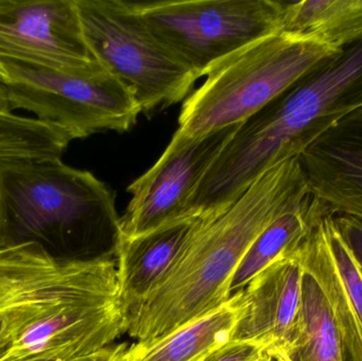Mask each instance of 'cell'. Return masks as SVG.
I'll use <instances>...</instances> for the list:
<instances>
[{
    "label": "cell",
    "instance_id": "cell-1",
    "mask_svg": "<svg viewBox=\"0 0 362 361\" xmlns=\"http://www.w3.org/2000/svg\"><path fill=\"white\" fill-rule=\"evenodd\" d=\"M0 361H76L106 349L125 333L116 262L0 239Z\"/></svg>",
    "mask_w": 362,
    "mask_h": 361
},
{
    "label": "cell",
    "instance_id": "cell-2",
    "mask_svg": "<svg viewBox=\"0 0 362 361\" xmlns=\"http://www.w3.org/2000/svg\"><path fill=\"white\" fill-rule=\"evenodd\" d=\"M310 194L300 156L295 157L265 172L227 209L198 216L169 273L125 316V333L148 343L225 304L232 277L253 241Z\"/></svg>",
    "mask_w": 362,
    "mask_h": 361
},
{
    "label": "cell",
    "instance_id": "cell-3",
    "mask_svg": "<svg viewBox=\"0 0 362 361\" xmlns=\"http://www.w3.org/2000/svg\"><path fill=\"white\" fill-rule=\"evenodd\" d=\"M362 108V42L351 45L238 125L200 182L191 206L223 211L274 165L299 157L325 131Z\"/></svg>",
    "mask_w": 362,
    "mask_h": 361
},
{
    "label": "cell",
    "instance_id": "cell-4",
    "mask_svg": "<svg viewBox=\"0 0 362 361\" xmlns=\"http://www.w3.org/2000/svg\"><path fill=\"white\" fill-rule=\"evenodd\" d=\"M120 237L115 195L93 173L62 159L0 169V239L114 251Z\"/></svg>",
    "mask_w": 362,
    "mask_h": 361
},
{
    "label": "cell",
    "instance_id": "cell-5",
    "mask_svg": "<svg viewBox=\"0 0 362 361\" xmlns=\"http://www.w3.org/2000/svg\"><path fill=\"white\" fill-rule=\"evenodd\" d=\"M342 50L291 34H270L215 66L185 100L175 135L199 138L240 124Z\"/></svg>",
    "mask_w": 362,
    "mask_h": 361
},
{
    "label": "cell",
    "instance_id": "cell-6",
    "mask_svg": "<svg viewBox=\"0 0 362 361\" xmlns=\"http://www.w3.org/2000/svg\"><path fill=\"white\" fill-rule=\"evenodd\" d=\"M0 86L12 112H32L74 140L129 131L142 112L131 89L107 70L76 73L0 57Z\"/></svg>",
    "mask_w": 362,
    "mask_h": 361
},
{
    "label": "cell",
    "instance_id": "cell-7",
    "mask_svg": "<svg viewBox=\"0 0 362 361\" xmlns=\"http://www.w3.org/2000/svg\"><path fill=\"white\" fill-rule=\"evenodd\" d=\"M134 4L151 33L196 80L244 47L281 32L286 6L274 0Z\"/></svg>",
    "mask_w": 362,
    "mask_h": 361
},
{
    "label": "cell",
    "instance_id": "cell-8",
    "mask_svg": "<svg viewBox=\"0 0 362 361\" xmlns=\"http://www.w3.org/2000/svg\"><path fill=\"white\" fill-rule=\"evenodd\" d=\"M76 2L93 57L131 89L142 112L169 107L189 95L196 78L151 33L134 2Z\"/></svg>",
    "mask_w": 362,
    "mask_h": 361
},
{
    "label": "cell",
    "instance_id": "cell-9",
    "mask_svg": "<svg viewBox=\"0 0 362 361\" xmlns=\"http://www.w3.org/2000/svg\"><path fill=\"white\" fill-rule=\"evenodd\" d=\"M238 125L199 138L174 134L160 158L127 188L132 199L120 218L119 237L135 239L189 218L192 196Z\"/></svg>",
    "mask_w": 362,
    "mask_h": 361
},
{
    "label": "cell",
    "instance_id": "cell-10",
    "mask_svg": "<svg viewBox=\"0 0 362 361\" xmlns=\"http://www.w3.org/2000/svg\"><path fill=\"white\" fill-rule=\"evenodd\" d=\"M0 57L76 73L106 70L85 40L76 0H0Z\"/></svg>",
    "mask_w": 362,
    "mask_h": 361
},
{
    "label": "cell",
    "instance_id": "cell-11",
    "mask_svg": "<svg viewBox=\"0 0 362 361\" xmlns=\"http://www.w3.org/2000/svg\"><path fill=\"white\" fill-rule=\"evenodd\" d=\"M302 275L300 245L253 278L243 290L244 313L232 341L255 343L272 357L288 347L298 330Z\"/></svg>",
    "mask_w": 362,
    "mask_h": 361
},
{
    "label": "cell",
    "instance_id": "cell-12",
    "mask_svg": "<svg viewBox=\"0 0 362 361\" xmlns=\"http://www.w3.org/2000/svg\"><path fill=\"white\" fill-rule=\"evenodd\" d=\"M300 161L310 192L329 215L362 220V108L325 131Z\"/></svg>",
    "mask_w": 362,
    "mask_h": 361
},
{
    "label": "cell",
    "instance_id": "cell-13",
    "mask_svg": "<svg viewBox=\"0 0 362 361\" xmlns=\"http://www.w3.org/2000/svg\"><path fill=\"white\" fill-rule=\"evenodd\" d=\"M310 241L333 303L344 361H362L361 267L340 237L333 215L315 224Z\"/></svg>",
    "mask_w": 362,
    "mask_h": 361
},
{
    "label": "cell",
    "instance_id": "cell-14",
    "mask_svg": "<svg viewBox=\"0 0 362 361\" xmlns=\"http://www.w3.org/2000/svg\"><path fill=\"white\" fill-rule=\"evenodd\" d=\"M197 220L198 216H193L135 239L119 237L115 254L119 296L125 316L163 281Z\"/></svg>",
    "mask_w": 362,
    "mask_h": 361
},
{
    "label": "cell",
    "instance_id": "cell-15",
    "mask_svg": "<svg viewBox=\"0 0 362 361\" xmlns=\"http://www.w3.org/2000/svg\"><path fill=\"white\" fill-rule=\"evenodd\" d=\"M310 233L301 244L303 275L297 333L288 347L272 356L274 361H344L335 311Z\"/></svg>",
    "mask_w": 362,
    "mask_h": 361
},
{
    "label": "cell",
    "instance_id": "cell-16",
    "mask_svg": "<svg viewBox=\"0 0 362 361\" xmlns=\"http://www.w3.org/2000/svg\"><path fill=\"white\" fill-rule=\"evenodd\" d=\"M244 309L242 290L204 317L154 341L127 347L121 361H202L232 341Z\"/></svg>",
    "mask_w": 362,
    "mask_h": 361
},
{
    "label": "cell",
    "instance_id": "cell-17",
    "mask_svg": "<svg viewBox=\"0 0 362 361\" xmlns=\"http://www.w3.org/2000/svg\"><path fill=\"white\" fill-rule=\"evenodd\" d=\"M327 214L312 193L305 201L270 223L251 244L236 268L230 283L231 296L244 290L253 278L276 261L295 251L315 224Z\"/></svg>",
    "mask_w": 362,
    "mask_h": 361
},
{
    "label": "cell",
    "instance_id": "cell-18",
    "mask_svg": "<svg viewBox=\"0 0 362 361\" xmlns=\"http://www.w3.org/2000/svg\"><path fill=\"white\" fill-rule=\"evenodd\" d=\"M281 32L344 50L362 42V0L286 2Z\"/></svg>",
    "mask_w": 362,
    "mask_h": 361
},
{
    "label": "cell",
    "instance_id": "cell-19",
    "mask_svg": "<svg viewBox=\"0 0 362 361\" xmlns=\"http://www.w3.org/2000/svg\"><path fill=\"white\" fill-rule=\"evenodd\" d=\"M74 138L61 127L35 118L0 112V169L62 159Z\"/></svg>",
    "mask_w": 362,
    "mask_h": 361
},
{
    "label": "cell",
    "instance_id": "cell-20",
    "mask_svg": "<svg viewBox=\"0 0 362 361\" xmlns=\"http://www.w3.org/2000/svg\"><path fill=\"white\" fill-rule=\"evenodd\" d=\"M338 233L362 271V220L349 215H333Z\"/></svg>",
    "mask_w": 362,
    "mask_h": 361
},
{
    "label": "cell",
    "instance_id": "cell-21",
    "mask_svg": "<svg viewBox=\"0 0 362 361\" xmlns=\"http://www.w3.org/2000/svg\"><path fill=\"white\" fill-rule=\"evenodd\" d=\"M266 354L263 348L255 343L230 341L202 361H255Z\"/></svg>",
    "mask_w": 362,
    "mask_h": 361
},
{
    "label": "cell",
    "instance_id": "cell-22",
    "mask_svg": "<svg viewBox=\"0 0 362 361\" xmlns=\"http://www.w3.org/2000/svg\"><path fill=\"white\" fill-rule=\"evenodd\" d=\"M127 349V345L124 343L112 345L98 353L76 361H121Z\"/></svg>",
    "mask_w": 362,
    "mask_h": 361
},
{
    "label": "cell",
    "instance_id": "cell-23",
    "mask_svg": "<svg viewBox=\"0 0 362 361\" xmlns=\"http://www.w3.org/2000/svg\"><path fill=\"white\" fill-rule=\"evenodd\" d=\"M0 112H12V110H10V105H8L6 93H4L1 86H0Z\"/></svg>",
    "mask_w": 362,
    "mask_h": 361
},
{
    "label": "cell",
    "instance_id": "cell-24",
    "mask_svg": "<svg viewBox=\"0 0 362 361\" xmlns=\"http://www.w3.org/2000/svg\"><path fill=\"white\" fill-rule=\"evenodd\" d=\"M8 345H6V338H4V331H2L1 324H0V360L6 355Z\"/></svg>",
    "mask_w": 362,
    "mask_h": 361
},
{
    "label": "cell",
    "instance_id": "cell-25",
    "mask_svg": "<svg viewBox=\"0 0 362 361\" xmlns=\"http://www.w3.org/2000/svg\"><path fill=\"white\" fill-rule=\"evenodd\" d=\"M255 361H274V358L272 357V356L268 355V354H266V355L262 356V357H259V360H257Z\"/></svg>",
    "mask_w": 362,
    "mask_h": 361
},
{
    "label": "cell",
    "instance_id": "cell-26",
    "mask_svg": "<svg viewBox=\"0 0 362 361\" xmlns=\"http://www.w3.org/2000/svg\"><path fill=\"white\" fill-rule=\"evenodd\" d=\"M29 361H55V360H29Z\"/></svg>",
    "mask_w": 362,
    "mask_h": 361
}]
</instances>
